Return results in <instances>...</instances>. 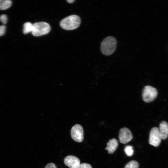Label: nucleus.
Returning a JSON list of instances; mask_svg holds the SVG:
<instances>
[{"instance_id":"f03ea898","label":"nucleus","mask_w":168,"mask_h":168,"mask_svg":"<svg viewBox=\"0 0 168 168\" xmlns=\"http://www.w3.org/2000/svg\"><path fill=\"white\" fill-rule=\"evenodd\" d=\"M81 23L80 17L77 15H72L63 19L60 22V26L63 29L71 30L77 28Z\"/></svg>"},{"instance_id":"6e6552de","label":"nucleus","mask_w":168,"mask_h":168,"mask_svg":"<svg viewBox=\"0 0 168 168\" xmlns=\"http://www.w3.org/2000/svg\"><path fill=\"white\" fill-rule=\"evenodd\" d=\"M64 162L70 168H77L80 164L79 159L75 156L72 155L66 156L64 159Z\"/></svg>"},{"instance_id":"dca6fc26","label":"nucleus","mask_w":168,"mask_h":168,"mask_svg":"<svg viewBox=\"0 0 168 168\" xmlns=\"http://www.w3.org/2000/svg\"><path fill=\"white\" fill-rule=\"evenodd\" d=\"M77 168H92L91 166L86 163L80 164Z\"/></svg>"},{"instance_id":"ddd939ff","label":"nucleus","mask_w":168,"mask_h":168,"mask_svg":"<svg viewBox=\"0 0 168 168\" xmlns=\"http://www.w3.org/2000/svg\"><path fill=\"white\" fill-rule=\"evenodd\" d=\"M139 166L138 162L132 160L128 162L125 166L124 168H138Z\"/></svg>"},{"instance_id":"423d86ee","label":"nucleus","mask_w":168,"mask_h":168,"mask_svg":"<svg viewBox=\"0 0 168 168\" xmlns=\"http://www.w3.org/2000/svg\"><path fill=\"white\" fill-rule=\"evenodd\" d=\"M161 139L159 128L156 127L153 128L150 133L149 144L154 146L157 147L160 145Z\"/></svg>"},{"instance_id":"7ed1b4c3","label":"nucleus","mask_w":168,"mask_h":168,"mask_svg":"<svg viewBox=\"0 0 168 168\" xmlns=\"http://www.w3.org/2000/svg\"><path fill=\"white\" fill-rule=\"evenodd\" d=\"M50 30L49 25L45 22H39L33 24L31 33L35 36H39L48 34Z\"/></svg>"},{"instance_id":"f3484780","label":"nucleus","mask_w":168,"mask_h":168,"mask_svg":"<svg viewBox=\"0 0 168 168\" xmlns=\"http://www.w3.org/2000/svg\"><path fill=\"white\" fill-rule=\"evenodd\" d=\"M6 30V26L4 25L0 26V36L4 35Z\"/></svg>"},{"instance_id":"9d476101","label":"nucleus","mask_w":168,"mask_h":168,"mask_svg":"<svg viewBox=\"0 0 168 168\" xmlns=\"http://www.w3.org/2000/svg\"><path fill=\"white\" fill-rule=\"evenodd\" d=\"M118 145L117 140L115 138H113L109 140L107 143V147L105 149L108 151L109 153L112 154L117 149Z\"/></svg>"},{"instance_id":"a211bd4d","label":"nucleus","mask_w":168,"mask_h":168,"mask_svg":"<svg viewBox=\"0 0 168 168\" xmlns=\"http://www.w3.org/2000/svg\"><path fill=\"white\" fill-rule=\"evenodd\" d=\"M44 168H57V167L54 164L50 163L47 164Z\"/></svg>"},{"instance_id":"f257e3e1","label":"nucleus","mask_w":168,"mask_h":168,"mask_svg":"<svg viewBox=\"0 0 168 168\" xmlns=\"http://www.w3.org/2000/svg\"><path fill=\"white\" fill-rule=\"evenodd\" d=\"M117 42L115 38L109 36L105 38L101 42L100 50L104 55L107 56L112 54L115 51Z\"/></svg>"},{"instance_id":"6ab92c4d","label":"nucleus","mask_w":168,"mask_h":168,"mask_svg":"<svg viewBox=\"0 0 168 168\" xmlns=\"http://www.w3.org/2000/svg\"><path fill=\"white\" fill-rule=\"evenodd\" d=\"M67 1L69 3H72L75 1V0H68Z\"/></svg>"},{"instance_id":"1a4fd4ad","label":"nucleus","mask_w":168,"mask_h":168,"mask_svg":"<svg viewBox=\"0 0 168 168\" xmlns=\"http://www.w3.org/2000/svg\"><path fill=\"white\" fill-rule=\"evenodd\" d=\"M161 139H165L168 136V124L166 121L161 122L159 128Z\"/></svg>"},{"instance_id":"2eb2a0df","label":"nucleus","mask_w":168,"mask_h":168,"mask_svg":"<svg viewBox=\"0 0 168 168\" xmlns=\"http://www.w3.org/2000/svg\"><path fill=\"white\" fill-rule=\"evenodd\" d=\"M0 20L3 24H6L7 20V16L5 14L1 15L0 16Z\"/></svg>"},{"instance_id":"4468645a","label":"nucleus","mask_w":168,"mask_h":168,"mask_svg":"<svg viewBox=\"0 0 168 168\" xmlns=\"http://www.w3.org/2000/svg\"><path fill=\"white\" fill-rule=\"evenodd\" d=\"M126 155L129 156H131L133 154L134 151L133 146L130 145L126 146L124 149Z\"/></svg>"},{"instance_id":"9b49d317","label":"nucleus","mask_w":168,"mask_h":168,"mask_svg":"<svg viewBox=\"0 0 168 168\" xmlns=\"http://www.w3.org/2000/svg\"><path fill=\"white\" fill-rule=\"evenodd\" d=\"M12 4L10 0H0V9L4 10L9 8Z\"/></svg>"},{"instance_id":"20e7f679","label":"nucleus","mask_w":168,"mask_h":168,"mask_svg":"<svg viewBox=\"0 0 168 168\" xmlns=\"http://www.w3.org/2000/svg\"><path fill=\"white\" fill-rule=\"evenodd\" d=\"M158 92L156 89L150 86H145L142 92V98L146 102H150L154 100L157 96Z\"/></svg>"},{"instance_id":"0eeeda50","label":"nucleus","mask_w":168,"mask_h":168,"mask_svg":"<svg viewBox=\"0 0 168 168\" xmlns=\"http://www.w3.org/2000/svg\"><path fill=\"white\" fill-rule=\"evenodd\" d=\"M119 138L121 143L126 144L132 139L133 136L130 130L128 128L124 127L120 130Z\"/></svg>"},{"instance_id":"f8f14e48","label":"nucleus","mask_w":168,"mask_h":168,"mask_svg":"<svg viewBox=\"0 0 168 168\" xmlns=\"http://www.w3.org/2000/svg\"><path fill=\"white\" fill-rule=\"evenodd\" d=\"M33 26V24L30 22H27L23 25V33L24 34H27L31 32Z\"/></svg>"},{"instance_id":"39448f33","label":"nucleus","mask_w":168,"mask_h":168,"mask_svg":"<svg viewBox=\"0 0 168 168\" xmlns=\"http://www.w3.org/2000/svg\"><path fill=\"white\" fill-rule=\"evenodd\" d=\"M71 134L72 138L77 142H81L83 140V128L79 124H76L72 127L71 131Z\"/></svg>"}]
</instances>
